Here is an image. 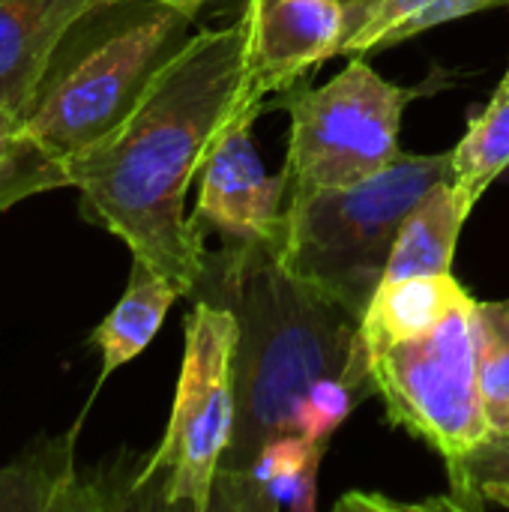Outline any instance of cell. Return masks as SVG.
Returning a JSON list of instances; mask_svg holds the SVG:
<instances>
[{
	"mask_svg": "<svg viewBox=\"0 0 509 512\" xmlns=\"http://www.w3.org/2000/svg\"><path fill=\"white\" fill-rule=\"evenodd\" d=\"M243 39V18L198 30L132 114L66 162L84 216L168 276L183 297L195 291L207 258L204 234L186 216V195L237 111Z\"/></svg>",
	"mask_w": 509,
	"mask_h": 512,
	"instance_id": "obj_1",
	"label": "cell"
},
{
	"mask_svg": "<svg viewBox=\"0 0 509 512\" xmlns=\"http://www.w3.org/2000/svg\"><path fill=\"white\" fill-rule=\"evenodd\" d=\"M192 294L234 312V438L216 486L237 480L255 453L279 435H297V411L327 378L372 381L360 321L291 276L270 243H234L204 258ZM375 384V381H372Z\"/></svg>",
	"mask_w": 509,
	"mask_h": 512,
	"instance_id": "obj_2",
	"label": "cell"
},
{
	"mask_svg": "<svg viewBox=\"0 0 509 512\" xmlns=\"http://www.w3.org/2000/svg\"><path fill=\"white\" fill-rule=\"evenodd\" d=\"M198 12L177 0H96L57 39L21 129L63 162L90 150L186 48Z\"/></svg>",
	"mask_w": 509,
	"mask_h": 512,
	"instance_id": "obj_3",
	"label": "cell"
},
{
	"mask_svg": "<svg viewBox=\"0 0 509 512\" xmlns=\"http://www.w3.org/2000/svg\"><path fill=\"white\" fill-rule=\"evenodd\" d=\"M450 177L453 150L402 153L357 186L288 192L273 252L291 276L363 321L384 282L402 222L429 189Z\"/></svg>",
	"mask_w": 509,
	"mask_h": 512,
	"instance_id": "obj_4",
	"label": "cell"
},
{
	"mask_svg": "<svg viewBox=\"0 0 509 512\" xmlns=\"http://www.w3.org/2000/svg\"><path fill=\"white\" fill-rule=\"evenodd\" d=\"M231 309L201 300L186 315V348L168 429L135 477V495L153 492L162 507L207 512L225 450L234 438V348Z\"/></svg>",
	"mask_w": 509,
	"mask_h": 512,
	"instance_id": "obj_5",
	"label": "cell"
},
{
	"mask_svg": "<svg viewBox=\"0 0 509 512\" xmlns=\"http://www.w3.org/2000/svg\"><path fill=\"white\" fill-rule=\"evenodd\" d=\"M363 57L351 54V63L321 87L294 84L264 105V111L285 108L291 114L288 192L357 186L402 156V114L423 90L381 78Z\"/></svg>",
	"mask_w": 509,
	"mask_h": 512,
	"instance_id": "obj_6",
	"label": "cell"
},
{
	"mask_svg": "<svg viewBox=\"0 0 509 512\" xmlns=\"http://www.w3.org/2000/svg\"><path fill=\"white\" fill-rule=\"evenodd\" d=\"M474 315L477 300L420 339L369 348L375 393L390 423L426 441L447 462L492 435L480 396Z\"/></svg>",
	"mask_w": 509,
	"mask_h": 512,
	"instance_id": "obj_7",
	"label": "cell"
},
{
	"mask_svg": "<svg viewBox=\"0 0 509 512\" xmlns=\"http://www.w3.org/2000/svg\"><path fill=\"white\" fill-rule=\"evenodd\" d=\"M243 78L231 120H258L273 93H285L348 42L342 0H246Z\"/></svg>",
	"mask_w": 509,
	"mask_h": 512,
	"instance_id": "obj_8",
	"label": "cell"
},
{
	"mask_svg": "<svg viewBox=\"0 0 509 512\" xmlns=\"http://www.w3.org/2000/svg\"><path fill=\"white\" fill-rule=\"evenodd\" d=\"M192 225L234 243H279L291 174H267L252 144V120H228L201 168Z\"/></svg>",
	"mask_w": 509,
	"mask_h": 512,
	"instance_id": "obj_9",
	"label": "cell"
},
{
	"mask_svg": "<svg viewBox=\"0 0 509 512\" xmlns=\"http://www.w3.org/2000/svg\"><path fill=\"white\" fill-rule=\"evenodd\" d=\"M81 420L54 438L30 441L0 468V512H87L114 507L105 486L81 480L75 468V438Z\"/></svg>",
	"mask_w": 509,
	"mask_h": 512,
	"instance_id": "obj_10",
	"label": "cell"
},
{
	"mask_svg": "<svg viewBox=\"0 0 509 512\" xmlns=\"http://www.w3.org/2000/svg\"><path fill=\"white\" fill-rule=\"evenodd\" d=\"M327 444L303 435H279L264 444L249 468L213 492L210 510L312 512L318 507V471Z\"/></svg>",
	"mask_w": 509,
	"mask_h": 512,
	"instance_id": "obj_11",
	"label": "cell"
},
{
	"mask_svg": "<svg viewBox=\"0 0 509 512\" xmlns=\"http://www.w3.org/2000/svg\"><path fill=\"white\" fill-rule=\"evenodd\" d=\"M96 0H0V108L21 120L66 27Z\"/></svg>",
	"mask_w": 509,
	"mask_h": 512,
	"instance_id": "obj_12",
	"label": "cell"
},
{
	"mask_svg": "<svg viewBox=\"0 0 509 512\" xmlns=\"http://www.w3.org/2000/svg\"><path fill=\"white\" fill-rule=\"evenodd\" d=\"M474 303L453 273H423L384 282L372 297L360 327L369 348L411 342L441 327L456 309Z\"/></svg>",
	"mask_w": 509,
	"mask_h": 512,
	"instance_id": "obj_13",
	"label": "cell"
},
{
	"mask_svg": "<svg viewBox=\"0 0 509 512\" xmlns=\"http://www.w3.org/2000/svg\"><path fill=\"white\" fill-rule=\"evenodd\" d=\"M177 297H183V294L168 276H162L150 264L132 258V273H129V285H126L123 297L117 300V306L102 318V324L90 336V342L102 354L99 384L111 372H117L120 366L135 360L153 342V336L159 333V327Z\"/></svg>",
	"mask_w": 509,
	"mask_h": 512,
	"instance_id": "obj_14",
	"label": "cell"
},
{
	"mask_svg": "<svg viewBox=\"0 0 509 512\" xmlns=\"http://www.w3.org/2000/svg\"><path fill=\"white\" fill-rule=\"evenodd\" d=\"M465 219L468 216L459 207L453 177L429 189L402 222L384 282L423 273H450Z\"/></svg>",
	"mask_w": 509,
	"mask_h": 512,
	"instance_id": "obj_15",
	"label": "cell"
},
{
	"mask_svg": "<svg viewBox=\"0 0 509 512\" xmlns=\"http://www.w3.org/2000/svg\"><path fill=\"white\" fill-rule=\"evenodd\" d=\"M509 168V66L483 111L468 123L465 138L453 147V186L465 216L486 189Z\"/></svg>",
	"mask_w": 509,
	"mask_h": 512,
	"instance_id": "obj_16",
	"label": "cell"
},
{
	"mask_svg": "<svg viewBox=\"0 0 509 512\" xmlns=\"http://www.w3.org/2000/svg\"><path fill=\"white\" fill-rule=\"evenodd\" d=\"M72 186L69 165L27 135L15 114L0 108V213L12 204Z\"/></svg>",
	"mask_w": 509,
	"mask_h": 512,
	"instance_id": "obj_17",
	"label": "cell"
},
{
	"mask_svg": "<svg viewBox=\"0 0 509 512\" xmlns=\"http://www.w3.org/2000/svg\"><path fill=\"white\" fill-rule=\"evenodd\" d=\"M477 375L492 435L509 432V303L477 300Z\"/></svg>",
	"mask_w": 509,
	"mask_h": 512,
	"instance_id": "obj_18",
	"label": "cell"
},
{
	"mask_svg": "<svg viewBox=\"0 0 509 512\" xmlns=\"http://www.w3.org/2000/svg\"><path fill=\"white\" fill-rule=\"evenodd\" d=\"M447 465L453 492L468 504H474V495L486 486H509V432L489 435L483 444Z\"/></svg>",
	"mask_w": 509,
	"mask_h": 512,
	"instance_id": "obj_19",
	"label": "cell"
},
{
	"mask_svg": "<svg viewBox=\"0 0 509 512\" xmlns=\"http://www.w3.org/2000/svg\"><path fill=\"white\" fill-rule=\"evenodd\" d=\"M426 3H432V0H375L369 21L342 45V54L351 57V54H369L375 48H384L387 33L396 24H402L408 15H414L417 9H423Z\"/></svg>",
	"mask_w": 509,
	"mask_h": 512,
	"instance_id": "obj_20",
	"label": "cell"
},
{
	"mask_svg": "<svg viewBox=\"0 0 509 512\" xmlns=\"http://www.w3.org/2000/svg\"><path fill=\"white\" fill-rule=\"evenodd\" d=\"M509 0H432L426 3L423 9H417L414 15H408L402 24H396L384 45H396V42H405V39H414L417 33H426L444 21H456V18H465L471 12H480V9H492V6H501Z\"/></svg>",
	"mask_w": 509,
	"mask_h": 512,
	"instance_id": "obj_21",
	"label": "cell"
},
{
	"mask_svg": "<svg viewBox=\"0 0 509 512\" xmlns=\"http://www.w3.org/2000/svg\"><path fill=\"white\" fill-rule=\"evenodd\" d=\"M489 504V507H504L509 510V486H486L474 495V507Z\"/></svg>",
	"mask_w": 509,
	"mask_h": 512,
	"instance_id": "obj_22",
	"label": "cell"
},
{
	"mask_svg": "<svg viewBox=\"0 0 509 512\" xmlns=\"http://www.w3.org/2000/svg\"><path fill=\"white\" fill-rule=\"evenodd\" d=\"M177 3H192V6H201V9H204V6H207L210 0H177Z\"/></svg>",
	"mask_w": 509,
	"mask_h": 512,
	"instance_id": "obj_23",
	"label": "cell"
}]
</instances>
